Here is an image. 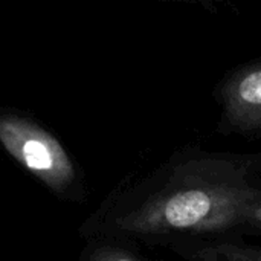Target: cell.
Returning <instances> with one entry per match:
<instances>
[{"mask_svg": "<svg viewBox=\"0 0 261 261\" xmlns=\"http://www.w3.org/2000/svg\"><path fill=\"white\" fill-rule=\"evenodd\" d=\"M261 223V151L176 150L122 180L83 222L84 240L174 243L243 237Z\"/></svg>", "mask_w": 261, "mask_h": 261, "instance_id": "1", "label": "cell"}, {"mask_svg": "<svg viewBox=\"0 0 261 261\" xmlns=\"http://www.w3.org/2000/svg\"><path fill=\"white\" fill-rule=\"evenodd\" d=\"M0 142L28 173L63 200L81 202L84 185L75 159L38 121L17 112L0 115Z\"/></svg>", "mask_w": 261, "mask_h": 261, "instance_id": "2", "label": "cell"}, {"mask_svg": "<svg viewBox=\"0 0 261 261\" xmlns=\"http://www.w3.org/2000/svg\"><path fill=\"white\" fill-rule=\"evenodd\" d=\"M214 96L220 109L217 130L222 135L261 138V58L228 72Z\"/></svg>", "mask_w": 261, "mask_h": 261, "instance_id": "3", "label": "cell"}, {"mask_svg": "<svg viewBox=\"0 0 261 261\" xmlns=\"http://www.w3.org/2000/svg\"><path fill=\"white\" fill-rule=\"evenodd\" d=\"M167 249L185 261H261V246L246 243L243 237L184 242Z\"/></svg>", "mask_w": 261, "mask_h": 261, "instance_id": "4", "label": "cell"}, {"mask_svg": "<svg viewBox=\"0 0 261 261\" xmlns=\"http://www.w3.org/2000/svg\"><path fill=\"white\" fill-rule=\"evenodd\" d=\"M86 242L87 245L84 246L78 261H148L124 246L125 243L122 242L106 239H92Z\"/></svg>", "mask_w": 261, "mask_h": 261, "instance_id": "5", "label": "cell"}, {"mask_svg": "<svg viewBox=\"0 0 261 261\" xmlns=\"http://www.w3.org/2000/svg\"><path fill=\"white\" fill-rule=\"evenodd\" d=\"M246 236H261V223L255 225V226H252V228L248 231V234H246Z\"/></svg>", "mask_w": 261, "mask_h": 261, "instance_id": "6", "label": "cell"}]
</instances>
